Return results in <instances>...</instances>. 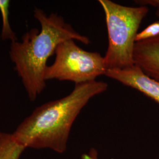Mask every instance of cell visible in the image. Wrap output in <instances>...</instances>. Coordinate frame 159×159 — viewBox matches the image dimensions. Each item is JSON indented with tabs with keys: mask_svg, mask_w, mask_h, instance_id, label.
<instances>
[{
	"mask_svg": "<svg viewBox=\"0 0 159 159\" xmlns=\"http://www.w3.org/2000/svg\"><path fill=\"white\" fill-rule=\"evenodd\" d=\"M105 75L136 89L159 104V82L149 77L136 65L122 70H108Z\"/></svg>",
	"mask_w": 159,
	"mask_h": 159,
	"instance_id": "5",
	"label": "cell"
},
{
	"mask_svg": "<svg viewBox=\"0 0 159 159\" xmlns=\"http://www.w3.org/2000/svg\"><path fill=\"white\" fill-rule=\"evenodd\" d=\"M10 0H0V12L2 17V30L1 39L2 41L11 40L12 42L17 41L16 34L12 30L9 21Z\"/></svg>",
	"mask_w": 159,
	"mask_h": 159,
	"instance_id": "8",
	"label": "cell"
},
{
	"mask_svg": "<svg viewBox=\"0 0 159 159\" xmlns=\"http://www.w3.org/2000/svg\"><path fill=\"white\" fill-rule=\"evenodd\" d=\"M96 150L91 148L89 153L85 154L83 156V159H98V154Z\"/></svg>",
	"mask_w": 159,
	"mask_h": 159,
	"instance_id": "11",
	"label": "cell"
},
{
	"mask_svg": "<svg viewBox=\"0 0 159 159\" xmlns=\"http://www.w3.org/2000/svg\"><path fill=\"white\" fill-rule=\"evenodd\" d=\"M107 88L106 82L96 80L75 84L67 96L35 108L18 125L13 136L26 148H50L63 153L67 149L71 127L81 110L93 97Z\"/></svg>",
	"mask_w": 159,
	"mask_h": 159,
	"instance_id": "1",
	"label": "cell"
},
{
	"mask_svg": "<svg viewBox=\"0 0 159 159\" xmlns=\"http://www.w3.org/2000/svg\"><path fill=\"white\" fill-rule=\"evenodd\" d=\"M34 16L40 23L41 30L31 29L23 35L21 41L12 42L9 52L15 70L33 102L46 87L47 63L55 54L57 47L68 40H77L85 44L90 42L87 37L77 32L57 14L47 16L35 7Z\"/></svg>",
	"mask_w": 159,
	"mask_h": 159,
	"instance_id": "2",
	"label": "cell"
},
{
	"mask_svg": "<svg viewBox=\"0 0 159 159\" xmlns=\"http://www.w3.org/2000/svg\"><path fill=\"white\" fill-rule=\"evenodd\" d=\"M54 63L46 68L45 80L70 81L75 84L95 81L105 75L104 57L97 52L85 51L74 40L65 41L57 47Z\"/></svg>",
	"mask_w": 159,
	"mask_h": 159,
	"instance_id": "4",
	"label": "cell"
},
{
	"mask_svg": "<svg viewBox=\"0 0 159 159\" xmlns=\"http://www.w3.org/2000/svg\"><path fill=\"white\" fill-rule=\"evenodd\" d=\"M104 12L108 47L104 57L106 71L134 66L135 39L149 9L146 6L127 7L111 0H99Z\"/></svg>",
	"mask_w": 159,
	"mask_h": 159,
	"instance_id": "3",
	"label": "cell"
},
{
	"mask_svg": "<svg viewBox=\"0 0 159 159\" xmlns=\"http://www.w3.org/2000/svg\"><path fill=\"white\" fill-rule=\"evenodd\" d=\"M133 59L144 74L159 82V35L136 43Z\"/></svg>",
	"mask_w": 159,
	"mask_h": 159,
	"instance_id": "6",
	"label": "cell"
},
{
	"mask_svg": "<svg viewBox=\"0 0 159 159\" xmlns=\"http://www.w3.org/2000/svg\"><path fill=\"white\" fill-rule=\"evenodd\" d=\"M139 6H151L156 9V14L159 18V0H138L135 1Z\"/></svg>",
	"mask_w": 159,
	"mask_h": 159,
	"instance_id": "10",
	"label": "cell"
},
{
	"mask_svg": "<svg viewBox=\"0 0 159 159\" xmlns=\"http://www.w3.org/2000/svg\"><path fill=\"white\" fill-rule=\"evenodd\" d=\"M25 148L17 142L12 134L0 131V159H20Z\"/></svg>",
	"mask_w": 159,
	"mask_h": 159,
	"instance_id": "7",
	"label": "cell"
},
{
	"mask_svg": "<svg viewBox=\"0 0 159 159\" xmlns=\"http://www.w3.org/2000/svg\"><path fill=\"white\" fill-rule=\"evenodd\" d=\"M159 35V21H154L148 25L142 31L138 33L136 36L135 41L139 42L155 38Z\"/></svg>",
	"mask_w": 159,
	"mask_h": 159,
	"instance_id": "9",
	"label": "cell"
}]
</instances>
